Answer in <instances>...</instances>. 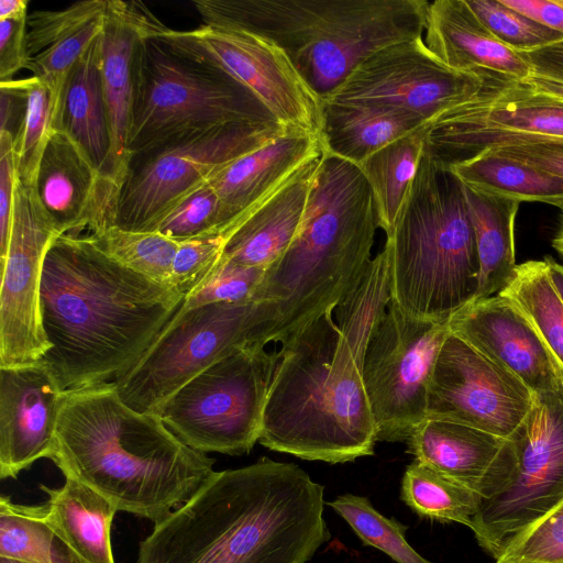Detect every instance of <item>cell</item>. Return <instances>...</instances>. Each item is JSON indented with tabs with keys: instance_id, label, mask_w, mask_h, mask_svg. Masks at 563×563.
Instances as JSON below:
<instances>
[{
	"instance_id": "cell-1",
	"label": "cell",
	"mask_w": 563,
	"mask_h": 563,
	"mask_svg": "<svg viewBox=\"0 0 563 563\" xmlns=\"http://www.w3.org/2000/svg\"><path fill=\"white\" fill-rule=\"evenodd\" d=\"M389 286L384 247L334 310L276 351L258 439L263 446L330 464L374 454L377 429L363 361L373 329L390 301Z\"/></svg>"
},
{
	"instance_id": "cell-2",
	"label": "cell",
	"mask_w": 563,
	"mask_h": 563,
	"mask_svg": "<svg viewBox=\"0 0 563 563\" xmlns=\"http://www.w3.org/2000/svg\"><path fill=\"white\" fill-rule=\"evenodd\" d=\"M184 299L104 255L86 235H58L43 265L40 308L51 347L42 361L65 391L115 383Z\"/></svg>"
},
{
	"instance_id": "cell-3",
	"label": "cell",
	"mask_w": 563,
	"mask_h": 563,
	"mask_svg": "<svg viewBox=\"0 0 563 563\" xmlns=\"http://www.w3.org/2000/svg\"><path fill=\"white\" fill-rule=\"evenodd\" d=\"M323 496L294 463L262 457L214 471L155 522L136 563H306L331 539Z\"/></svg>"
},
{
	"instance_id": "cell-4",
	"label": "cell",
	"mask_w": 563,
	"mask_h": 563,
	"mask_svg": "<svg viewBox=\"0 0 563 563\" xmlns=\"http://www.w3.org/2000/svg\"><path fill=\"white\" fill-rule=\"evenodd\" d=\"M65 478L118 511L157 522L214 473V460L177 438L158 415L132 409L114 383L66 390L51 457Z\"/></svg>"
},
{
	"instance_id": "cell-5",
	"label": "cell",
	"mask_w": 563,
	"mask_h": 563,
	"mask_svg": "<svg viewBox=\"0 0 563 563\" xmlns=\"http://www.w3.org/2000/svg\"><path fill=\"white\" fill-rule=\"evenodd\" d=\"M377 228L374 198L358 166L323 150L299 231L254 294L256 344H283L334 310L372 262Z\"/></svg>"
},
{
	"instance_id": "cell-6",
	"label": "cell",
	"mask_w": 563,
	"mask_h": 563,
	"mask_svg": "<svg viewBox=\"0 0 563 563\" xmlns=\"http://www.w3.org/2000/svg\"><path fill=\"white\" fill-rule=\"evenodd\" d=\"M203 24L272 40L327 100L353 69L389 44L422 36L426 0H196Z\"/></svg>"
},
{
	"instance_id": "cell-7",
	"label": "cell",
	"mask_w": 563,
	"mask_h": 563,
	"mask_svg": "<svg viewBox=\"0 0 563 563\" xmlns=\"http://www.w3.org/2000/svg\"><path fill=\"white\" fill-rule=\"evenodd\" d=\"M384 247L390 300L409 316L448 321L475 300L481 266L463 186L427 146Z\"/></svg>"
},
{
	"instance_id": "cell-8",
	"label": "cell",
	"mask_w": 563,
	"mask_h": 563,
	"mask_svg": "<svg viewBox=\"0 0 563 563\" xmlns=\"http://www.w3.org/2000/svg\"><path fill=\"white\" fill-rule=\"evenodd\" d=\"M231 124L277 123L236 80L174 53L148 34L129 141L131 161L174 140Z\"/></svg>"
},
{
	"instance_id": "cell-9",
	"label": "cell",
	"mask_w": 563,
	"mask_h": 563,
	"mask_svg": "<svg viewBox=\"0 0 563 563\" xmlns=\"http://www.w3.org/2000/svg\"><path fill=\"white\" fill-rule=\"evenodd\" d=\"M277 360L264 345L238 347L183 385L158 416L196 451L249 453L260 439Z\"/></svg>"
},
{
	"instance_id": "cell-10",
	"label": "cell",
	"mask_w": 563,
	"mask_h": 563,
	"mask_svg": "<svg viewBox=\"0 0 563 563\" xmlns=\"http://www.w3.org/2000/svg\"><path fill=\"white\" fill-rule=\"evenodd\" d=\"M150 36L174 53L219 70L250 90L284 131L320 135L322 100L287 53L262 35L201 24L178 31L156 16Z\"/></svg>"
},
{
	"instance_id": "cell-11",
	"label": "cell",
	"mask_w": 563,
	"mask_h": 563,
	"mask_svg": "<svg viewBox=\"0 0 563 563\" xmlns=\"http://www.w3.org/2000/svg\"><path fill=\"white\" fill-rule=\"evenodd\" d=\"M283 131L277 124L217 126L133 157L121 188L115 225L154 232L183 198Z\"/></svg>"
},
{
	"instance_id": "cell-12",
	"label": "cell",
	"mask_w": 563,
	"mask_h": 563,
	"mask_svg": "<svg viewBox=\"0 0 563 563\" xmlns=\"http://www.w3.org/2000/svg\"><path fill=\"white\" fill-rule=\"evenodd\" d=\"M256 328L253 300L180 306L135 366L114 383L118 393L132 409L158 415L194 376L235 349L256 344Z\"/></svg>"
},
{
	"instance_id": "cell-13",
	"label": "cell",
	"mask_w": 563,
	"mask_h": 563,
	"mask_svg": "<svg viewBox=\"0 0 563 563\" xmlns=\"http://www.w3.org/2000/svg\"><path fill=\"white\" fill-rule=\"evenodd\" d=\"M507 440L510 479L498 494L481 499L470 526L495 561L517 534L563 500V390L534 395L530 412Z\"/></svg>"
},
{
	"instance_id": "cell-14",
	"label": "cell",
	"mask_w": 563,
	"mask_h": 563,
	"mask_svg": "<svg viewBox=\"0 0 563 563\" xmlns=\"http://www.w3.org/2000/svg\"><path fill=\"white\" fill-rule=\"evenodd\" d=\"M448 321L418 319L389 301L363 361V382L377 441L407 443L427 418L428 389Z\"/></svg>"
},
{
	"instance_id": "cell-15",
	"label": "cell",
	"mask_w": 563,
	"mask_h": 563,
	"mask_svg": "<svg viewBox=\"0 0 563 563\" xmlns=\"http://www.w3.org/2000/svg\"><path fill=\"white\" fill-rule=\"evenodd\" d=\"M484 84L485 73L450 68L418 36L369 55L324 101L379 104L429 122L477 95Z\"/></svg>"
},
{
	"instance_id": "cell-16",
	"label": "cell",
	"mask_w": 563,
	"mask_h": 563,
	"mask_svg": "<svg viewBox=\"0 0 563 563\" xmlns=\"http://www.w3.org/2000/svg\"><path fill=\"white\" fill-rule=\"evenodd\" d=\"M58 235L34 187L18 180L7 257L0 266V366L37 362L51 347L40 295L45 255Z\"/></svg>"
},
{
	"instance_id": "cell-17",
	"label": "cell",
	"mask_w": 563,
	"mask_h": 563,
	"mask_svg": "<svg viewBox=\"0 0 563 563\" xmlns=\"http://www.w3.org/2000/svg\"><path fill=\"white\" fill-rule=\"evenodd\" d=\"M533 401L534 394L511 372L452 332L448 335L432 371L427 418L508 439Z\"/></svg>"
},
{
	"instance_id": "cell-18",
	"label": "cell",
	"mask_w": 563,
	"mask_h": 563,
	"mask_svg": "<svg viewBox=\"0 0 563 563\" xmlns=\"http://www.w3.org/2000/svg\"><path fill=\"white\" fill-rule=\"evenodd\" d=\"M154 16L141 2L107 0L100 69L111 134V178L120 188L131 164L129 141Z\"/></svg>"
},
{
	"instance_id": "cell-19",
	"label": "cell",
	"mask_w": 563,
	"mask_h": 563,
	"mask_svg": "<svg viewBox=\"0 0 563 563\" xmlns=\"http://www.w3.org/2000/svg\"><path fill=\"white\" fill-rule=\"evenodd\" d=\"M34 190L60 235L96 234L115 225L121 189L90 163L62 131L54 130Z\"/></svg>"
},
{
	"instance_id": "cell-20",
	"label": "cell",
	"mask_w": 563,
	"mask_h": 563,
	"mask_svg": "<svg viewBox=\"0 0 563 563\" xmlns=\"http://www.w3.org/2000/svg\"><path fill=\"white\" fill-rule=\"evenodd\" d=\"M42 361L0 366V477L15 478L42 457L51 459L63 394Z\"/></svg>"
},
{
	"instance_id": "cell-21",
	"label": "cell",
	"mask_w": 563,
	"mask_h": 563,
	"mask_svg": "<svg viewBox=\"0 0 563 563\" xmlns=\"http://www.w3.org/2000/svg\"><path fill=\"white\" fill-rule=\"evenodd\" d=\"M449 327L534 395L563 390V371L523 312L500 294L467 305L450 319Z\"/></svg>"
},
{
	"instance_id": "cell-22",
	"label": "cell",
	"mask_w": 563,
	"mask_h": 563,
	"mask_svg": "<svg viewBox=\"0 0 563 563\" xmlns=\"http://www.w3.org/2000/svg\"><path fill=\"white\" fill-rule=\"evenodd\" d=\"M406 444L416 461L482 499L498 494L510 479L512 456L508 440L481 429L426 418Z\"/></svg>"
},
{
	"instance_id": "cell-23",
	"label": "cell",
	"mask_w": 563,
	"mask_h": 563,
	"mask_svg": "<svg viewBox=\"0 0 563 563\" xmlns=\"http://www.w3.org/2000/svg\"><path fill=\"white\" fill-rule=\"evenodd\" d=\"M322 152L320 135L283 131L219 170L209 179L220 201L218 233L240 224Z\"/></svg>"
},
{
	"instance_id": "cell-24",
	"label": "cell",
	"mask_w": 563,
	"mask_h": 563,
	"mask_svg": "<svg viewBox=\"0 0 563 563\" xmlns=\"http://www.w3.org/2000/svg\"><path fill=\"white\" fill-rule=\"evenodd\" d=\"M423 34L428 48L450 68L492 73L511 80H525L532 73L521 55L501 43L466 0L429 2Z\"/></svg>"
},
{
	"instance_id": "cell-25",
	"label": "cell",
	"mask_w": 563,
	"mask_h": 563,
	"mask_svg": "<svg viewBox=\"0 0 563 563\" xmlns=\"http://www.w3.org/2000/svg\"><path fill=\"white\" fill-rule=\"evenodd\" d=\"M320 157L302 167L234 229L221 261L266 271L283 256L301 225Z\"/></svg>"
},
{
	"instance_id": "cell-26",
	"label": "cell",
	"mask_w": 563,
	"mask_h": 563,
	"mask_svg": "<svg viewBox=\"0 0 563 563\" xmlns=\"http://www.w3.org/2000/svg\"><path fill=\"white\" fill-rule=\"evenodd\" d=\"M101 47L102 33L70 69L54 130L64 132L95 168L113 181L111 134L100 69Z\"/></svg>"
},
{
	"instance_id": "cell-27",
	"label": "cell",
	"mask_w": 563,
	"mask_h": 563,
	"mask_svg": "<svg viewBox=\"0 0 563 563\" xmlns=\"http://www.w3.org/2000/svg\"><path fill=\"white\" fill-rule=\"evenodd\" d=\"M424 123L427 121L415 114L385 106L322 101L320 137L327 153L358 165Z\"/></svg>"
},
{
	"instance_id": "cell-28",
	"label": "cell",
	"mask_w": 563,
	"mask_h": 563,
	"mask_svg": "<svg viewBox=\"0 0 563 563\" xmlns=\"http://www.w3.org/2000/svg\"><path fill=\"white\" fill-rule=\"evenodd\" d=\"M41 488L48 495L45 518L52 529L86 562L114 563L110 528L117 508L88 486L66 478L63 487Z\"/></svg>"
},
{
	"instance_id": "cell-29",
	"label": "cell",
	"mask_w": 563,
	"mask_h": 563,
	"mask_svg": "<svg viewBox=\"0 0 563 563\" xmlns=\"http://www.w3.org/2000/svg\"><path fill=\"white\" fill-rule=\"evenodd\" d=\"M462 186L481 266L477 301L498 294L514 275L515 222L521 202Z\"/></svg>"
},
{
	"instance_id": "cell-30",
	"label": "cell",
	"mask_w": 563,
	"mask_h": 563,
	"mask_svg": "<svg viewBox=\"0 0 563 563\" xmlns=\"http://www.w3.org/2000/svg\"><path fill=\"white\" fill-rule=\"evenodd\" d=\"M445 166L468 188L520 202H543L563 208V177L489 148L481 150Z\"/></svg>"
},
{
	"instance_id": "cell-31",
	"label": "cell",
	"mask_w": 563,
	"mask_h": 563,
	"mask_svg": "<svg viewBox=\"0 0 563 563\" xmlns=\"http://www.w3.org/2000/svg\"><path fill=\"white\" fill-rule=\"evenodd\" d=\"M430 122L379 148L357 166L376 207L379 229L389 235L416 178Z\"/></svg>"
},
{
	"instance_id": "cell-32",
	"label": "cell",
	"mask_w": 563,
	"mask_h": 563,
	"mask_svg": "<svg viewBox=\"0 0 563 563\" xmlns=\"http://www.w3.org/2000/svg\"><path fill=\"white\" fill-rule=\"evenodd\" d=\"M0 556L34 563H86L48 525L45 506L0 497Z\"/></svg>"
},
{
	"instance_id": "cell-33",
	"label": "cell",
	"mask_w": 563,
	"mask_h": 563,
	"mask_svg": "<svg viewBox=\"0 0 563 563\" xmlns=\"http://www.w3.org/2000/svg\"><path fill=\"white\" fill-rule=\"evenodd\" d=\"M498 294L523 312L563 371V303L552 286L544 261L517 265L511 279Z\"/></svg>"
},
{
	"instance_id": "cell-34",
	"label": "cell",
	"mask_w": 563,
	"mask_h": 563,
	"mask_svg": "<svg viewBox=\"0 0 563 563\" xmlns=\"http://www.w3.org/2000/svg\"><path fill=\"white\" fill-rule=\"evenodd\" d=\"M401 500L420 517L470 528L481 497L465 486L413 460L401 481Z\"/></svg>"
},
{
	"instance_id": "cell-35",
	"label": "cell",
	"mask_w": 563,
	"mask_h": 563,
	"mask_svg": "<svg viewBox=\"0 0 563 563\" xmlns=\"http://www.w3.org/2000/svg\"><path fill=\"white\" fill-rule=\"evenodd\" d=\"M86 236L100 252L126 268L174 287L172 268L179 242L159 232L131 231L117 225Z\"/></svg>"
},
{
	"instance_id": "cell-36",
	"label": "cell",
	"mask_w": 563,
	"mask_h": 563,
	"mask_svg": "<svg viewBox=\"0 0 563 563\" xmlns=\"http://www.w3.org/2000/svg\"><path fill=\"white\" fill-rule=\"evenodd\" d=\"M328 506L347 522L364 545L378 549L396 563H431L406 540L408 526L382 515L367 497L347 493Z\"/></svg>"
},
{
	"instance_id": "cell-37",
	"label": "cell",
	"mask_w": 563,
	"mask_h": 563,
	"mask_svg": "<svg viewBox=\"0 0 563 563\" xmlns=\"http://www.w3.org/2000/svg\"><path fill=\"white\" fill-rule=\"evenodd\" d=\"M24 86L25 109L13 145L19 181L34 187L42 156L54 131V111L49 91L41 79L31 76L24 79Z\"/></svg>"
},
{
	"instance_id": "cell-38",
	"label": "cell",
	"mask_w": 563,
	"mask_h": 563,
	"mask_svg": "<svg viewBox=\"0 0 563 563\" xmlns=\"http://www.w3.org/2000/svg\"><path fill=\"white\" fill-rule=\"evenodd\" d=\"M466 2L492 33L516 52H529L563 40V34L529 19L500 0Z\"/></svg>"
},
{
	"instance_id": "cell-39",
	"label": "cell",
	"mask_w": 563,
	"mask_h": 563,
	"mask_svg": "<svg viewBox=\"0 0 563 563\" xmlns=\"http://www.w3.org/2000/svg\"><path fill=\"white\" fill-rule=\"evenodd\" d=\"M219 230L220 201L214 188L208 181L173 207L159 221L154 232L183 242L218 233Z\"/></svg>"
},
{
	"instance_id": "cell-40",
	"label": "cell",
	"mask_w": 563,
	"mask_h": 563,
	"mask_svg": "<svg viewBox=\"0 0 563 563\" xmlns=\"http://www.w3.org/2000/svg\"><path fill=\"white\" fill-rule=\"evenodd\" d=\"M496 563H563V500L517 534Z\"/></svg>"
},
{
	"instance_id": "cell-41",
	"label": "cell",
	"mask_w": 563,
	"mask_h": 563,
	"mask_svg": "<svg viewBox=\"0 0 563 563\" xmlns=\"http://www.w3.org/2000/svg\"><path fill=\"white\" fill-rule=\"evenodd\" d=\"M265 269L245 267L219 260L217 266L194 291L187 295L183 309L214 302H244L253 300Z\"/></svg>"
},
{
	"instance_id": "cell-42",
	"label": "cell",
	"mask_w": 563,
	"mask_h": 563,
	"mask_svg": "<svg viewBox=\"0 0 563 563\" xmlns=\"http://www.w3.org/2000/svg\"><path fill=\"white\" fill-rule=\"evenodd\" d=\"M107 0H86L55 11H35L27 19L30 59L55 40L66 36L103 16Z\"/></svg>"
},
{
	"instance_id": "cell-43",
	"label": "cell",
	"mask_w": 563,
	"mask_h": 563,
	"mask_svg": "<svg viewBox=\"0 0 563 563\" xmlns=\"http://www.w3.org/2000/svg\"><path fill=\"white\" fill-rule=\"evenodd\" d=\"M484 148L563 177V139L487 137L461 150L454 156V161L465 158Z\"/></svg>"
},
{
	"instance_id": "cell-44",
	"label": "cell",
	"mask_w": 563,
	"mask_h": 563,
	"mask_svg": "<svg viewBox=\"0 0 563 563\" xmlns=\"http://www.w3.org/2000/svg\"><path fill=\"white\" fill-rule=\"evenodd\" d=\"M227 239L223 233H213L179 242L173 261V283L185 297L217 266Z\"/></svg>"
},
{
	"instance_id": "cell-45",
	"label": "cell",
	"mask_w": 563,
	"mask_h": 563,
	"mask_svg": "<svg viewBox=\"0 0 563 563\" xmlns=\"http://www.w3.org/2000/svg\"><path fill=\"white\" fill-rule=\"evenodd\" d=\"M13 142L14 137L10 132H0V266L7 257L19 180Z\"/></svg>"
},
{
	"instance_id": "cell-46",
	"label": "cell",
	"mask_w": 563,
	"mask_h": 563,
	"mask_svg": "<svg viewBox=\"0 0 563 563\" xmlns=\"http://www.w3.org/2000/svg\"><path fill=\"white\" fill-rule=\"evenodd\" d=\"M27 19L0 20V82L27 68Z\"/></svg>"
},
{
	"instance_id": "cell-47",
	"label": "cell",
	"mask_w": 563,
	"mask_h": 563,
	"mask_svg": "<svg viewBox=\"0 0 563 563\" xmlns=\"http://www.w3.org/2000/svg\"><path fill=\"white\" fill-rule=\"evenodd\" d=\"M529 19L563 34V0H500Z\"/></svg>"
},
{
	"instance_id": "cell-48",
	"label": "cell",
	"mask_w": 563,
	"mask_h": 563,
	"mask_svg": "<svg viewBox=\"0 0 563 563\" xmlns=\"http://www.w3.org/2000/svg\"><path fill=\"white\" fill-rule=\"evenodd\" d=\"M519 54L529 64L531 74L563 82V40Z\"/></svg>"
},
{
	"instance_id": "cell-49",
	"label": "cell",
	"mask_w": 563,
	"mask_h": 563,
	"mask_svg": "<svg viewBox=\"0 0 563 563\" xmlns=\"http://www.w3.org/2000/svg\"><path fill=\"white\" fill-rule=\"evenodd\" d=\"M525 82L536 92L563 101V82L531 74Z\"/></svg>"
},
{
	"instance_id": "cell-50",
	"label": "cell",
	"mask_w": 563,
	"mask_h": 563,
	"mask_svg": "<svg viewBox=\"0 0 563 563\" xmlns=\"http://www.w3.org/2000/svg\"><path fill=\"white\" fill-rule=\"evenodd\" d=\"M27 0H1L0 20H23L27 19Z\"/></svg>"
},
{
	"instance_id": "cell-51",
	"label": "cell",
	"mask_w": 563,
	"mask_h": 563,
	"mask_svg": "<svg viewBox=\"0 0 563 563\" xmlns=\"http://www.w3.org/2000/svg\"><path fill=\"white\" fill-rule=\"evenodd\" d=\"M543 261L552 286L563 303V265L550 256L544 257Z\"/></svg>"
},
{
	"instance_id": "cell-52",
	"label": "cell",
	"mask_w": 563,
	"mask_h": 563,
	"mask_svg": "<svg viewBox=\"0 0 563 563\" xmlns=\"http://www.w3.org/2000/svg\"><path fill=\"white\" fill-rule=\"evenodd\" d=\"M561 212L562 217L560 220V225L553 238L552 245L561 255H563V208L561 209Z\"/></svg>"
},
{
	"instance_id": "cell-53",
	"label": "cell",
	"mask_w": 563,
	"mask_h": 563,
	"mask_svg": "<svg viewBox=\"0 0 563 563\" xmlns=\"http://www.w3.org/2000/svg\"><path fill=\"white\" fill-rule=\"evenodd\" d=\"M0 563H34V562L0 556Z\"/></svg>"
}]
</instances>
